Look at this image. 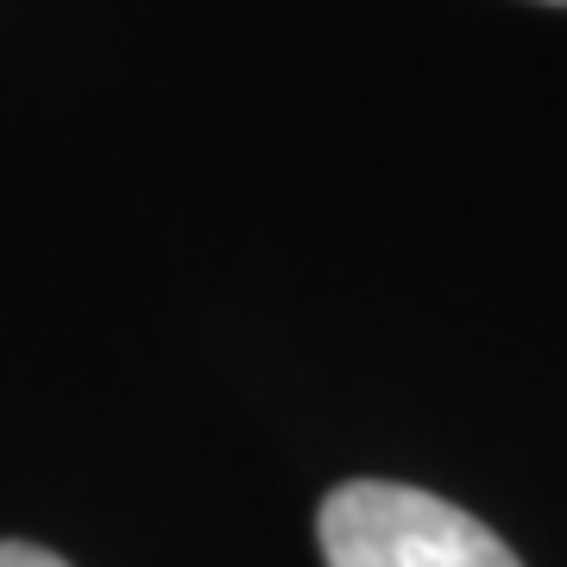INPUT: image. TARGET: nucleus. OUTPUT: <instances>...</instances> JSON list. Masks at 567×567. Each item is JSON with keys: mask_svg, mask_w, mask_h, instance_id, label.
Here are the masks:
<instances>
[{"mask_svg": "<svg viewBox=\"0 0 567 567\" xmlns=\"http://www.w3.org/2000/svg\"><path fill=\"white\" fill-rule=\"evenodd\" d=\"M328 567H524L473 511L391 480H347L316 517Z\"/></svg>", "mask_w": 567, "mask_h": 567, "instance_id": "nucleus-1", "label": "nucleus"}, {"mask_svg": "<svg viewBox=\"0 0 567 567\" xmlns=\"http://www.w3.org/2000/svg\"><path fill=\"white\" fill-rule=\"evenodd\" d=\"M0 567H70V561H58L51 548H32V543H0Z\"/></svg>", "mask_w": 567, "mask_h": 567, "instance_id": "nucleus-2", "label": "nucleus"}, {"mask_svg": "<svg viewBox=\"0 0 567 567\" xmlns=\"http://www.w3.org/2000/svg\"><path fill=\"white\" fill-rule=\"evenodd\" d=\"M548 7H567V0H548Z\"/></svg>", "mask_w": 567, "mask_h": 567, "instance_id": "nucleus-3", "label": "nucleus"}]
</instances>
